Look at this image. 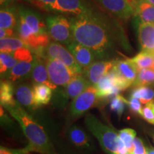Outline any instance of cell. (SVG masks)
<instances>
[{"mask_svg":"<svg viewBox=\"0 0 154 154\" xmlns=\"http://www.w3.org/2000/svg\"><path fill=\"white\" fill-rule=\"evenodd\" d=\"M74 41L91 49L99 59L112 51L113 44L109 28L94 11L70 19Z\"/></svg>","mask_w":154,"mask_h":154,"instance_id":"6da1fadb","label":"cell"},{"mask_svg":"<svg viewBox=\"0 0 154 154\" xmlns=\"http://www.w3.org/2000/svg\"><path fill=\"white\" fill-rule=\"evenodd\" d=\"M5 108L18 121L29 142V145L25 149L26 151H36L42 154H54L52 145L43 127L23 109L19 102L16 101L15 104Z\"/></svg>","mask_w":154,"mask_h":154,"instance_id":"7a4b0ae2","label":"cell"},{"mask_svg":"<svg viewBox=\"0 0 154 154\" xmlns=\"http://www.w3.org/2000/svg\"><path fill=\"white\" fill-rule=\"evenodd\" d=\"M85 124L88 130L99 140L102 149L108 154H119L124 143L115 131L91 113L86 116Z\"/></svg>","mask_w":154,"mask_h":154,"instance_id":"3957f363","label":"cell"},{"mask_svg":"<svg viewBox=\"0 0 154 154\" xmlns=\"http://www.w3.org/2000/svg\"><path fill=\"white\" fill-rule=\"evenodd\" d=\"M48 34L51 39L68 46L74 41L71 20L61 15H49L46 19Z\"/></svg>","mask_w":154,"mask_h":154,"instance_id":"277c9868","label":"cell"},{"mask_svg":"<svg viewBox=\"0 0 154 154\" xmlns=\"http://www.w3.org/2000/svg\"><path fill=\"white\" fill-rule=\"evenodd\" d=\"M44 58L55 59L61 61L72 69L75 74L82 75L83 70L82 66L77 63L73 54L68 49L58 42H51L44 50Z\"/></svg>","mask_w":154,"mask_h":154,"instance_id":"5b68a950","label":"cell"},{"mask_svg":"<svg viewBox=\"0 0 154 154\" xmlns=\"http://www.w3.org/2000/svg\"><path fill=\"white\" fill-rule=\"evenodd\" d=\"M49 79L56 86H66L74 77L78 76L61 61L44 58Z\"/></svg>","mask_w":154,"mask_h":154,"instance_id":"8992f818","label":"cell"},{"mask_svg":"<svg viewBox=\"0 0 154 154\" xmlns=\"http://www.w3.org/2000/svg\"><path fill=\"white\" fill-rule=\"evenodd\" d=\"M112 70L115 74L117 86L121 91L126 89L134 84L138 73L136 66L129 59L126 60H115Z\"/></svg>","mask_w":154,"mask_h":154,"instance_id":"52a82bcc","label":"cell"},{"mask_svg":"<svg viewBox=\"0 0 154 154\" xmlns=\"http://www.w3.org/2000/svg\"><path fill=\"white\" fill-rule=\"evenodd\" d=\"M97 99L96 88L93 86H89L72 101L70 107V113L72 116L75 118L81 116L90 108L94 106Z\"/></svg>","mask_w":154,"mask_h":154,"instance_id":"ba28073f","label":"cell"},{"mask_svg":"<svg viewBox=\"0 0 154 154\" xmlns=\"http://www.w3.org/2000/svg\"><path fill=\"white\" fill-rule=\"evenodd\" d=\"M93 11L87 0H57L50 7L49 11L80 16Z\"/></svg>","mask_w":154,"mask_h":154,"instance_id":"9c48e42d","label":"cell"},{"mask_svg":"<svg viewBox=\"0 0 154 154\" xmlns=\"http://www.w3.org/2000/svg\"><path fill=\"white\" fill-rule=\"evenodd\" d=\"M102 8L117 18L126 20L135 14V8L128 0H95Z\"/></svg>","mask_w":154,"mask_h":154,"instance_id":"30bf717a","label":"cell"},{"mask_svg":"<svg viewBox=\"0 0 154 154\" xmlns=\"http://www.w3.org/2000/svg\"><path fill=\"white\" fill-rule=\"evenodd\" d=\"M18 14L24 19L34 34L37 36L49 35L47 24L44 22L41 15L36 11L24 7H20L18 9Z\"/></svg>","mask_w":154,"mask_h":154,"instance_id":"8fae6325","label":"cell"},{"mask_svg":"<svg viewBox=\"0 0 154 154\" xmlns=\"http://www.w3.org/2000/svg\"><path fill=\"white\" fill-rule=\"evenodd\" d=\"M67 48L72 52L77 63L84 69H86L95 62L96 59H99L96 54L91 49L75 41L69 44Z\"/></svg>","mask_w":154,"mask_h":154,"instance_id":"7c38bea8","label":"cell"},{"mask_svg":"<svg viewBox=\"0 0 154 154\" xmlns=\"http://www.w3.org/2000/svg\"><path fill=\"white\" fill-rule=\"evenodd\" d=\"M95 87L97 89L98 99H106L118 95L121 90L117 86L115 74L111 70L99 81Z\"/></svg>","mask_w":154,"mask_h":154,"instance_id":"4fadbf2b","label":"cell"},{"mask_svg":"<svg viewBox=\"0 0 154 154\" xmlns=\"http://www.w3.org/2000/svg\"><path fill=\"white\" fill-rule=\"evenodd\" d=\"M115 61H96L84 69V76L91 86H96L99 81L114 66Z\"/></svg>","mask_w":154,"mask_h":154,"instance_id":"5bb4252c","label":"cell"},{"mask_svg":"<svg viewBox=\"0 0 154 154\" xmlns=\"http://www.w3.org/2000/svg\"><path fill=\"white\" fill-rule=\"evenodd\" d=\"M31 76L35 84H45L52 89L57 88V86L52 84L49 79L45 59L42 56L36 54L34 56V66Z\"/></svg>","mask_w":154,"mask_h":154,"instance_id":"9a60e30c","label":"cell"},{"mask_svg":"<svg viewBox=\"0 0 154 154\" xmlns=\"http://www.w3.org/2000/svg\"><path fill=\"white\" fill-rule=\"evenodd\" d=\"M138 36L142 50L154 53V24L140 22Z\"/></svg>","mask_w":154,"mask_h":154,"instance_id":"2e32d148","label":"cell"},{"mask_svg":"<svg viewBox=\"0 0 154 154\" xmlns=\"http://www.w3.org/2000/svg\"><path fill=\"white\" fill-rule=\"evenodd\" d=\"M91 86L85 76L78 75L65 86V95L69 99H74Z\"/></svg>","mask_w":154,"mask_h":154,"instance_id":"e0dca14e","label":"cell"},{"mask_svg":"<svg viewBox=\"0 0 154 154\" xmlns=\"http://www.w3.org/2000/svg\"><path fill=\"white\" fill-rule=\"evenodd\" d=\"M15 95L17 101L21 105L31 109L37 108L34 100V90L29 84H23L17 86L15 90Z\"/></svg>","mask_w":154,"mask_h":154,"instance_id":"ac0fdd59","label":"cell"},{"mask_svg":"<svg viewBox=\"0 0 154 154\" xmlns=\"http://www.w3.org/2000/svg\"><path fill=\"white\" fill-rule=\"evenodd\" d=\"M34 66V61H19L15 66L7 73L8 79L11 82H16L28 76L32 73Z\"/></svg>","mask_w":154,"mask_h":154,"instance_id":"d6986e66","label":"cell"},{"mask_svg":"<svg viewBox=\"0 0 154 154\" xmlns=\"http://www.w3.org/2000/svg\"><path fill=\"white\" fill-rule=\"evenodd\" d=\"M14 86L9 80H2L0 84V101L4 107L15 104L14 99Z\"/></svg>","mask_w":154,"mask_h":154,"instance_id":"ffe728a7","label":"cell"},{"mask_svg":"<svg viewBox=\"0 0 154 154\" xmlns=\"http://www.w3.org/2000/svg\"><path fill=\"white\" fill-rule=\"evenodd\" d=\"M52 88L45 84H35L33 90L34 94V100L36 106L42 105H47L49 103L52 97Z\"/></svg>","mask_w":154,"mask_h":154,"instance_id":"44dd1931","label":"cell"},{"mask_svg":"<svg viewBox=\"0 0 154 154\" xmlns=\"http://www.w3.org/2000/svg\"><path fill=\"white\" fill-rule=\"evenodd\" d=\"M138 71L145 69H154V53L142 50L132 59H129Z\"/></svg>","mask_w":154,"mask_h":154,"instance_id":"7402d4cb","label":"cell"},{"mask_svg":"<svg viewBox=\"0 0 154 154\" xmlns=\"http://www.w3.org/2000/svg\"><path fill=\"white\" fill-rule=\"evenodd\" d=\"M135 14L141 23L154 24V5L146 2H138Z\"/></svg>","mask_w":154,"mask_h":154,"instance_id":"603a6c76","label":"cell"},{"mask_svg":"<svg viewBox=\"0 0 154 154\" xmlns=\"http://www.w3.org/2000/svg\"><path fill=\"white\" fill-rule=\"evenodd\" d=\"M18 22L14 9L12 7H4L0 11L1 29H14Z\"/></svg>","mask_w":154,"mask_h":154,"instance_id":"cb8c5ba5","label":"cell"},{"mask_svg":"<svg viewBox=\"0 0 154 154\" xmlns=\"http://www.w3.org/2000/svg\"><path fill=\"white\" fill-rule=\"evenodd\" d=\"M131 97L136 98L142 103L147 104L154 101V90L147 86H138L133 90Z\"/></svg>","mask_w":154,"mask_h":154,"instance_id":"d4e9b609","label":"cell"},{"mask_svg":"<svg viewBox=\"0 0 154 154\" xmlns=\"http://www.w3.org/2000/svg\"><path fill=\"white\" fill-rule=\"evenodd\" d=\"M26 47L22 39L17 37H9L0 40L1 52L12 53L21 48Z\"/></svg>","mask_w":154,"mask_h":154,"instance_id":"484cf974","label":"cell"},{"mask_svg":"<svg viewBox=\"0 0 154 154\" xmlns=\"http://www.w3.org/2000/svg\"><path fill=\"white\" fill-rule=\"evenodd\" d=\"M154 84V69H145L138 71L137 77L133 84L135 88Z\"/></svg>","mask_w":154,"mask_h":154,"instance_id":"4316f807","label":"cell"},{"mask_svg":"<svg viewBox=\"0 0 154 154\" xmlns=\"http://www.w3.org/2000/svg\"><path fill=\"white\" fill-rule=\"evenodd\" d=\"M72 143L78 146H88V138L85 132L78 126H73L69 132Z\"/></svg>","mask_w":154,"mask_h":154,"instance_id":"83f0119b","label":"cell"},{"mask_svg":"<svg viewBox=\"0 0 154 154\" xmlns=\"http://www.w3.org/2000/svg\"><path fill=\"white\" fill-rule=\"evenodd\" d=\"M18 61L15 59L12 53L1 52L0 54V72L1 74L8 73Z\"/></svg>","mask_w":154,"mask_h":154,"instance_id":"f1b7e54d","label":"cell"},{"mask_svg":"<svg viewBox=\"0 0 154 154\" xmlns=\"http://www.w3.org/2000/svg\"><path fill=\"white\" fill-rule=\"evenodd\" d=\"M136 133L131 128H124L121 130L119 133V136L126 146L130 154H132L134 149V140L136 138Z\"/></svg>","mask_w":154,"mask_h":154,"instance_id":"f546056e","label":"cell"},{"mask_svg":"<svg viewBox=\"0 0 154 154\" xmlns=\"http://www.w3.org/2000/svg\"><path fill=\"white\" fill-rule=\"evenodd\" d=\"M128 101L124 99L122 96L118 95L113 96L111 101V109L116 113L119 117L122 115L124 111L125 105L127 104Z\"/></svg>","mask_w":154,"mask_h":154,"instance_id":"4dcf8cb0","label":"cell"},{"mask_svg":"<svg viewBox=\"0 0 154 154\" xmlns=\"http://www.w3.org/2000/svg\"><path fill=\"white\" fill-rule=\"evenodd\" d=\"M12 54L17 61H34V57L32 54V51L29 48L24 47L21 48L14 52H12Z\"/></svg>","mask_w":154,"mask_h":154,"instance_id":"1f68e13d","label":"cell"},{"mask_svg":"<svg viewBox=\"0 0 154 154\" xmlns=\"http://www.w3.org/2000/svg\"><path fill=\"white\" fill-rule=\"evenodd\" d=\"M43 11H49L50 7L54 5L57 0H24Z\"/></svg>","mask_w":154,"mask_h":154,"instance_id":"d6a6232c","label":"cell"},{"mask_svg":"<svg viewBox=\"0 0 154 154\" xmlns=\"http://www.w3.org/2000/svg\"><path fill=\"white\" fill-rule=\"evenodd\" d=\"M141 116H143V118L150 124H154V109L153 102L147 103L143 108Z\"/></svg>","mask_w":154,"mask_h":154,"instance_id":"836d02e7","label":"cell"},{"mask_svg":"<svg viewBox=\"0 0 154 154\" xmlns=\"http://www.w3.org/2000/svg\"><path fill=\"white\" fill-rule=\"evenodd\" d=\"M127 105L129 106L130 110L133 113L141 116L143 109H142L141 106V102L139 100L136 99V98L131 97L129 101H128V102H127Z\"/></svg>","mask_w":154,"mask_h":154,"instance_id":"e575fe53","label":"cell"},{"mask_svg":"<svg viewBox=\"0 0 154 154\" xmlns=\"http://www.w3.org/2000/svg\"><path fill=\"white\" fill-rule=\"evenodd\" d=\"M132 154H147L146 149L143 145L141 139L137 137L135 138L134 140V149Z\"/></svg>","mask_w":154,"mask_h":154,"instance_id":"d590c367","label":"cell"},{"mask_svg":"<svg viewBox=\"0 0 154 154\" xmlns=\"http://www.w3.org/2000/svg\"><path fill=\"white\" fill-rule=\"evenodd\" d=\"M13 35H14V29H0V38L1 39L12 37Z\"/></svg>","mask_w":154,"mask_h":154,"instance_id":"8d00e7d4","label":"cell"},{"mask_svg":"<svg viewBox=\"0 0 154 154\" xmlns=\"http://www.w3.org/2000/svg\"><path fill=\"white\" fill-rule=\"evenodd\" d=\"M0 154H19V152H18V151L9 150L8 149H6V148L1 146V149H0Z\"/></svg>","mask_w":154,"mask_h":154,"instance_id":"74e56055","label":"cell"},{"mask_svg":"<svg viewBox=\"0 0 154 154\" xmlns=\"http://www.w3.org/2000/svg\"><path fill=\"white\" fill-rule=\"evenodd\" d=\"M138 2H146L154 5V0H137Z\"/></svg>","mask_w":154,"mask_h":154,"instance_id":"f35d334b","label":"cell"},{"mask_svg":"<svg viewBox=\"0 0 154 154\" xmlns=\"http://www.w3.org/2000/svg\"><path fill=\"white\" fill-rule=\"evenodd\" d=\"M146 152H147V154H154V149H152V148L146 149Z\"/></svg>","mask_w":154,"mask_h":154,"instance_id":"ab89813d","label":"cell"},{"mask_svg":"<svg viewBox=\"0 0 154 154\" xmlns=\"http://www.w3.org/2000/svg\"><path fill=\"white\" fill-rule=\"evenodd\" d=\"M10 0H1V5L2 6L3 5H5L6 3H9V2Z\"/></svg>","mask_w":154,"mask_h":154,"instance_id":"60d3db41","label":"cell"},{"mask_svg":"<svg viewBox=\"0 0 154 154\" xmlns=\"http://www.w3.org/2000/svg\"><path fill=\"white\" fill-rule=\"evenodd\" d=\"M153 109H154V101L153 102Z\"/></svg>","mask_w":154,"mask_h":154,"instance_id":"b9f144b4","label":"cell"}]
</instances>
